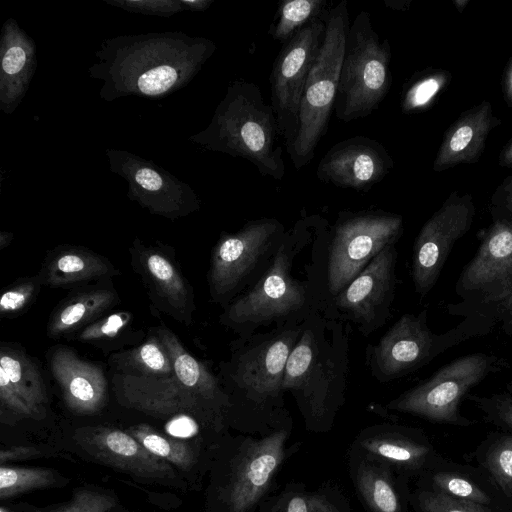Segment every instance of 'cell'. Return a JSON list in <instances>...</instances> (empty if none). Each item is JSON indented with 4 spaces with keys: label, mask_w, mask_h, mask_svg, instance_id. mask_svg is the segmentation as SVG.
Returning <instances> with one entry per match:
<instances>
[{
    "label": "cell",
    "mask_w": 512,
    "mask_h": 512,
    "mask_svg": "<svg viewBox=\"0 0 512 512\" xmlns=\"http://www.w3.org/2000/svg\"><path fill=\"white\" fill-rule=\"evenodd\" d=\"M490 365L484 354L461 357L391 400L387 407L437 422L458 423L460 400L486 376Z\"/></svg>",
    "instance_id": "4fadbf2b"
},
{
    "label": "cell",
    "mask_w": 512,
    "mask_h": 512,
    "mask_svg": "<svg viewBox=\"0 0 512 512\" xmlns=\"http://www.w3.org/2000/svg\"><path fill=\"white\" fill-rule=\"evenodd\" d=\"M287 431L276 430L257 441H250L238 459L227 501L231 512H246L256 503L284 457Z\"/></svg>",
    "instance_id": "ffe728a7"
},
{
    "label": "cell",
    "mask_w": 512,
    "mask_h": 512,
    "mask_svg": "<svg viewBox=\"0 0 512 512\" xmlns=\"http://www.w3.org/2000/svg\"><path fill=\"white\" fill-rule=\"evenodd\" d=\"M12 237H13L12 233L2 231L0 233V248L2 249L5 246H7L10 243Z\"/></svg>",
    "instance_id": "11a10c76"
},
{
    "label": "cell",
    "mask_w": 512,
    "mask_h": 512,
    "mask_svg": "<svg viewBox=\"0 0 512 512\" xmlns=\"http://www.w3.org/2000/svg\"><path fill=\"white\" fill-rule=\"evenodd\" d=\"M326 0H288L279 4L269 34L282 45L299 30L324 15Z\"/></svg>",
    "instance_id": "f546056e"
},
{
    "label": "cell",
    "mask_w": 512,
    "mask_h": 512,
    "mask_svg": "<svg viewBox=\"0 0 512 512\" xmlns=\"http://www.w3.org/2000/svg\"><path fill=\"white\" fill-rule=\"evenodd\" d=\"M78 445L97 461L144 479L168 480L176 477L168 461L148 451L128 432L109 427L76 430Z\"/></svg>",
    "instance_id": "d6986e66"
},
{
    "label": "cell",
    "mask_w": 512,
    "mask_h": 512,
    "mask_svg": "<svg viewBox=\"0 0 512 512\" xmlns=\"http://www.w3.org/2000/svg\"><path fill=\"white\" fill-rule=\"evenodd\" d=\"M453 3L459 12H462L466 5L469 3V0H454Z\"/></svg>",
    "instance_id": "9f6ffc18"
},
{
    "label": "cell",
    "mask_w": 512,
    "mask_h": 512,
    "mask_svg": "<svg viewBox=\"0 0 512 512\" xmlns=\"http://www.w3.org/2000/svg\"><path fill=\"white\" fill-rule=\"evenodd\" d=\"M499 124L487 101L463 113L446 131L433 169L443 171L458 164L476 162L490 131Z\"/></svg>",
    "instance_id": "603a6c76"
},
{
    "label": "cell",
    "mask_w": 512,
    "mask_h": 512,
    "mask_svg": "<svg viewBox=\"0 0 512 512\" xmlns=\"http://www.w3.org/2000/svg\"><path fill=\"white\" fill-rule=\"evenodd\" d=\"M403 229L401 215L381 209L343 210L328 222L320 241L323 308L386 246L396 244Z\"/></svg>",
    "instance_id": "8992f818"
},
{
    "label": "cell",
    "mask_w": 512,
    "mask_h": 512,
    "mask_svg": "<svg viewBox=\"0 0 512 512\" xmlns=\"http://www.w3.org/2000/svg\"><path fill=\"white\" fill-rule=\"evenodd\" d=\"M104 257L87 249L69 247L54 252L46 261L41 278L51 287H68L113 273Z\"/></svg>",
    "instance_id": "484cf974"
},
{
    "label": "cell",
    "mask_w": 512,
    "mask_h": 512,
    "mask_svg": "<svg viewBox=\"0 0 512 512\" xmlns=\"http://www.w3.org/2000/svg\"><path fill=\"white\" fill-rule=\"evenodd\" d=\"M198 429L195 419L185 414L174 417L166 425L167 432L177 438L192 437L198 432Z\"/></svg>",
    "instance_id": "f6af8a7d"
},
{
    "label": "cell",
    "mask_w": 512,
    "mask_h": 512,
    "mask_svg": "<svg viewBox=\"0 0 512 512\" xmlns=\"http://www.w3.org/2000/svg\"><path fill=\"white\" fill-rule=\"evenodd\" d=\"M486 467L498 486L512 494V436L502 438L486 456Z\"/></svg>",
    "instance_id": "d590c367"
},
{
    "label": "cell",
    "mask_w": 512,
    "mask_h": 512,
    "mask_svg": "<svg viewBox=\"0 0 512 512\" xmlns=\"http://www.w3.org/2000/svg\"><path fill=\"white\" fill-rule=\"evenodd\" d=\"M385 5L390 9L395 10H407L409 8L410 1L405 0H385Z\"/></svg>",
    "instance_id": "f5cc1de1"
},
{
    "label": "cell",
    "mask_w": 512,
    "mask_h": 512,
    "mask_svg": "<svg viewBox=\"0 0 512 512\" xmlns=\"http://www.w3.org/2000/svg\"><path fill=\"white\" fill-rule=\"evenodd\" d=\"M156 334L171 358L174 375L178 381L220 414L226 412L230 403L219 377L187 352L169 328L163 325L157 328Z\"/></svg>",
    "instance_id": "d4e9b609"
},
{
    "label": "cell",
    "mask_w": 512,
    "mask_h": 512,
    "mask_svg": "<svg viewBox=\"0 0 512 512\" xmlns=\"http://www.w3.org/2000/svg\"><path fill=\"white\" fill-rule=\"evenodd\" d=\"M0 402L2 408L8 411L24 416L39 417L40 414L22 400L13 389L9 378L3 370L0 369Z\"/></svg>",
    "instance_id": "ee69618b"
},
{
    "label": "cell",
    "mask_w": 512,
    "mask_h": 512,
    "mask_svg": "<svg viewBox=\"0 0 512 512\" xmlns=\"http://www.w3.org/2000/svg\"><path fill=\"white\" fill-rule=\"evenodd\" d=\"M504 192L506 206L512 212V178L507 182Z\"/></svg>",
    "instance_id": "db71d44e"
},
{
    "label": "cell",
    "mask_w": 512,
    "mask_h": 512,
    "mask_svg": "<svg viewBox=\"0 0 512 512\" xmlns=\"http://www.w3.org/2000/svg\"><path fill=\"white\" fill-rule=\"evenodd\" d=\"M113 359L121 374L149 378L174 376L171 358L157 334L131 350L114 355Z\"/></svg>",
    "instance_id": "f1b7e54d"
},
{
    "label": "cell",
    "mask_w": 512,
    "mask_h": 512,
    "mask_svg": "<svg viewBox=\"0 0 512 512\" xmlns=\"http://www.w3.org/2000/svg\"><path fill=\"white\" fill-rule=\"evenodd\" d=\"M393 166L392 157L380 142L353 136L326 152L317 166L316 176L323 183L366 192L381 182Z\"/></svg>",
    "instance_id": "2e32d148"
},
{
    "label": "cell",
    "mask_w": 512,
    "mask_h": 512,
    "mask_svg": "<svg viewBox=\"0 0 512 512\" xmlns=\"http://www.w3.org/2000/svg\"><path fill=\"white\" fill-rule=\"evenodd\" d=\"M37 67L36 44L10 17L0 36V110L13 114L23 101Z\"/></svg>",
    "instance_id": "44dd1931"
},
{
    "label": "cell",
    "mask_w": 512,
    "mask_h": 512,
    "mask_svg": "<svg viewBox=\"0 0 512 512\" xmlns=\"http://www.w3.org/2000/svg\"><path fill=\"white\" fill-rule=\"evenodd\" d=\"M131 316L127 312H116L94 321L78 333V341L96 342L118 335L127 325Z\"/></svg>",
    "instance_id": "ab89813d"
},
{
    "label": "cell",
    "mask_w": 512,
    "mask_h": 512,
    "mask_svg": "<svg viewBox=\"0 0 512 512\" xmlns=\"http://www.w3.org/2000/svg\"><path fill=\"white\" fill-rule=\"evenodd\" d=\"M433 483L437 491L451 497L481 505L489 503V497L480 487L458 475L438 473L433 477Z\"/></svg>",
    "instance_id": "8d00e7d4"
},
{
    "label": "cell",
    "mask_w": 512,
    "mask_h": 512,
    "mask_svg": "<svg viewBox=\"0 0 512 512\" xmlns=\"http://www.w3.org/2000/svg\"><path fill=\"white\" fill-rule=\"evenodd\" d=\"M50 366L69 410L88 415L105 405L107 381L98 365L79 358L69 347L58 346L51 354Z\"/></svg>",
    "instance_id": "7402d4cb"
},
{
    "label": "cell",
    "mask_w": 512,
    "mask_h": 512,
    "mask_svg": "<svg viewBox=\"0 0 512 512\" xmlns=\"http://www.w3.org/2000/svg\"><path fill=\"white\" fill-rule=\"evenodd\" d=\"M55 477L50 469L20 468L2 465L0 468V497L11 498L18 494L51 486Z\"/></svg>",
    "instance_id": "836d02e7"
},
{
    "label": "cell",
    "mask_w": 512,
    "mask_h": 512,
    "mask_svg": "<svg viewBox=\"0 0 512 512\" xmlns=\"http://www.w3.org/2000/svg\"><path fill=\"white\" fill-rule=\"evenodd\" d=\"M37 286V278L25 279L4 291L0 298L1 315L13 316L23 310L34 298Z\"/></svg>",
    "instance_id": "60d3db41"
},
{
    "label": "cell",
    "mask_w": 512,
    "mask_h": 512,
    "mask_svg": "<svg viewBox=\"0 0 512 512\" xmlns=\"http://www.w3.org/2000/svg\"><path fill=\"white\" fill-rule=\"evenodd\" d=\"M274 512H338L334 505L319 495L299 494L289 497Z\"/></svg>",
    "instance_id": "7bdbcfd3"
},
{
    "label": "cell",
    "mask_w": 512,
    "mask_h": 512,
    "mask_svg": "<svg viewBox=\"0 0 512 512\" xmlns=\"http://www.w3.org/2000/svg\"><path fill=\"white\" fill-rule=\"evenodd\" d=\"M504 84H505L506 95H507L508 99L510 100V102L512 103V60L510 61L509 65H508L506 75H505Z\"/></svg>",
    "instance_id": "681fc988"
},
{
    "label": "cell",
    "mask_w": 512,
    "mask_h": 512,
    "mask_svg": "<svg viewBox=\"0 0 512 512\" xmlns=\"http://www.w3.org/2000/svg\"><path fill=\"white\" fill-rule=\"evenodd\" d=\"M215 51L211 39L180 31L115 36L101 41L88 74L106 102L159 99L187 86Z\"/></svg>",
    "instance_id": "6da1fadb"
},
{
    "label": "cell",
    "mask_w": 512,
    "mask_h": 512,
    "mask_svg": "<svg viewBox=\"0 0 512 512\" xmlns=\"http://www.w3.org/2000/svg\"><path fill=\"white\" fill-rule=\"evenodd\" d=\"M363 447L372 455L403 467H416L426 458L429 449L395 435H376L365 439Z\"/></svg>",
    "instance_id": "4dcf8cb0"
},
{
    "label": "cell",
    "mask_w": 512,
    "mask_h": 512,
    "mask_svg": "<svg viewBox=\"0 0 512 512\" xmlns=\"http://www.w3.org/2000/svg\"><path fill=\"white\" fill-rule=\"evenodd\" d=\"M189 140L205 150L247 160L262 176H285L284 142L276 116L253 82H231L210 123Z\"/></svg>",
    "instance_id": "277c9868"
},
{
    "label": "cell",
    "mask_w": 512,
    "mask_h": 512,
    "mask_svg": "<svg viewBox=\"0 0 512 512\" xmlns=\"http://www.w3.org/2000/svg\"><path fill=\"white\" fill-rule=\"evenodd\" d=\"M137 252V266L145 281L172 311L190 322L193 293L175 262L154 247H142Z\"/></svg>",
    "instance_id": "cb8c5ba5"
},
{
    "label": "cell",
    "mask_w": 512,
    "mask_h": 512,
    "mask_svg": "<svg viewBox=\"0 0 512 512\" xmlns=\"http://www.w3.org/2000/svg\"><path fill=\"white\" fill-rule=\"evenodd\" d=\"M423 512H492L478 503L457 499L442 492H423L419 496Z\"/></svg>",
    "instance_id": "f35d334b"
},
{
    "label": "cell",
    "mask_w": 512,
    "mask_h": 512,
    "mask_svg": "<svg viewBox=\"0 0 512 512\" xmlns=\"http://www.w3.org/2000/svg\"><path fill=\"white\" fill-rule=\"evenodd\" d=\"M496 412L499 419L512 428V397H502L496 402Z\"/></svg>",
    "instance_id": "7dc6e473"
},
{
    "label": "cell",
    "mask_w": 512,
    "mask_h": 512,
    "mask_svg": "<svg viewBox=\"0 0 512 512\" xmlns=\"http://www.w3.org/2000/svg\"><path fill=\"white\" fill-rule=\"evenodd\" d=\"M349 26L346 0L327 10L324 36L300 103L298 134L288 153L297 170L311 163L320 140L327 132Z\"/></svg>",
    "instance_id": "52a82bcc"
},
{
    "label": "cell",
    "mask_w": 512,
    "mask_h": 512,
    "mask_svg": "<svg viewBox=\"0 0 512 512\" xmlns=\"http://www.w3.org/2000/svg\"><path fill=\"white\" fill-rule=\"evenodd\" d=\"M115 506V499L105 493L80 490L70 503L57 512H110Z\"/></svg>",
    "instance_id": "b9f144b4"
},
{
    "label": "cell",
    "mask_w": 512,
    "mask_h": 512,
    "mask_svg": "<svg viewBox=\"0 0 512 512\" xmlns=\"http://www.w3.org/2000/svg\"><path fill=\"white\" fill-rule=\"evenodd\" d=\"M114 384L122 404L148 414H188L211 423L222 419V414L184 387L175 375L149 378L116 373Z\"/></svg>",
    "instance_id": "e0dca14e"
},
{
    "label": "cell",
    "mask_w": 512,
    "mask_h": 512,
    "mask_svg": "<svg viewBox=\"0 0 512 512\" xmlns=\"http://www.w3.org/2000/svg\"><path fill=\"white\" fill-rule=\"evenodd\" d=\"M0 512H12V511H11V510H9V509H6V508H4V507H1V508H0Z\"/></svg>",
    "instance_id": "6f0895ef"
},
{
    "label": "cell",
    "mask_w": 512,
    "mask_h": 512,
    "mask_svg": "<svg viewBox=\"0 0 512 512\" xmlns=\"http://www.w3.org/2000/svg\"><path fill=\"white\" fill-rule=\"evenodd\" d=\"M475 206L470 194L453 192L421 228L413 247L411 275L424 297L436 283L455 242L470 228Z\"/></svg>",
    "instance_id": "5bb4252c"
},
{
    "label": "cell",
    "mask_w": 512,
    "mask_h": 512,
    "mask_svg": "<svg viewBox=\"0 0 512 512\" xmlns=\"http://www.w3.org/2000/svg\"><path fill=\"white\" fill-rule=\"evenodd\" d=\"M326 12L282 45L271 70L270 104L287 153L298 134L300 103L324 36Z\"/></svg>",
    "instance_id": "8fae6325"
},
{
    "label": "cell",
    "mask_w": 512,
    "mask_h": 512,
    "mask_svg": "<svg viewBox=\"0 0 512 512\" xmlns=\"http://www.w3.org/2000/svg\"><path fill=\"white\" fill-rule=\"evenodd\" d=\"M396 244L386 246L322 309L324 316L352 323L365 337L383 327L391 317L397 276Z\"/></svg>",
    "instance_id": "30bf717a"
},
{
    "label": "cell",
    "mask_w": 512,
    "mask_h": 512,
    "mask_svg": "<svg viewBox=\"0 0 512 512\" xmlns=\"http://www.w3.org/2000/svg\"><path fill=\"white\" fill-rule=\"evenodd\" d=\"M0 369L5 372L17 395L39 414L46 402V389L37 365L23 351L1 347Z\"/></svg>",
    "instance_id": "83f0119b"
},
{
    "label": "cell",
    "mask_w": 512,
    "mask_h": 512,
    "mask_svg": "<svg viewBox=\"0 0 512 512\" xmlns=\"http://www.w3.org/2000/svg\"><path fill=\"white\" fill-rule=\"evenodd\" d=\"M436 339L429 330L426 310L403 314L366 349V363L379 382L396 380L425 364L434 353Z\"/></svg>",
    "instance_id": "9a60e30c"
},
{
    "label": "cell",
    "mask_w": 512,
    "mask_h": 512,
    "mask_svg": "<svg viewBox=\"0 0 512 512\" xmlns=\"http://www.w3.org/2000/svg\"><path fill=\"white\" fill-rule=\"evenodd\" d=\"M391 47L375 31L370 14L361 11L350 24L340 70L334 112L350 122L373 113L391 84Z\"/></svg>",
    "instance_id": "ba28073f"
},
{
    "label": "cell",
    "mask_w": 512,
    "mask_h": 512,
    "mask_svg": "<svg viewBox=\"0 0 512 512\" xmlns=\"http://www.w3.org/2000/svg\"><path fill=\"white\" fill-rule=\"evenodd\" d=\"M323 218L302 211L286 230L264 275L224 308L220 315L222 325L238 337H248L260 328L304 322L313 313L321 312L323 301L317 282L294 272L312 256Z\"/></svg>",
    "instance_id": "7a4b0ae2"
},
{
    "label": "cell",
    "mask_w": 512,
    "mask_h": 512,
    "mask_svg": "<svg viewBox=\"0 0 512 512\" xmlns=\"http://www.w3.org/2000/svg\"><path fill=\"white\" fill-rule=\"evenodd\" d=\"M303 323L274 326L230 344L231 357L220 365L219 377L229 398L228 410L236 407L252 418H270L281 411L286 363Z\"/></svg>",
    "instance_id": "5b68a950"
},
{
    "label": "cell",
    "mask_w": 512,
    "mask_h": 512,
    "mask_svg": "<svg viewBox=\"0 0 512 512\" xmlns=\"http://www.w3.org/2000/svg\"><path fill=\"white\" fill-rule=\"evenodd\" d=\"M105 155L110 171L126 181L128 198L151 214L174 220L200 209L192 187L155 162L114 148Z\"/></svg>",
    "instance_id": "7c38bea8"
},
{
    "label": "cell",
    "mask_w": 512,
    "mask_h": 512,
    "mask_svg": "<svg viewBox=\"0 0 512 512\" xmlns=\"http://www.w3.org/2000/svg\"><path fill=\"white\" fill-rule=\"evenodd\" d=\"M108 5L131 13L171 17L185 10L183 0H104Z\"/></svg>",
    "instance_id": "74e56055"
},
{
    "label": "cell",
    "mask_w": 512,
    "mask_h": 512,
    "mask_svg": "<svg viewBox=\"0 0 512 512\" xmlns=\"http://www.w3.org/2000/svg\"><path fill=\"white\" fill-rule=\"evenodd\" d=\"M357 484L374 512H400L398 496L387 475L378 467L362 464L358 469Z\"/></svg>",
    "instance_id": "d6a6232c"
},
{
    "label": "cell",
    "mask_w": 512,
    "mask_h": 512,
    "mask_svg": "<svg viewBox=\"0 0 512 512\" xmlns=\"http://www.w3.org/2000/svg\"><path fill=\"white\" fill-rule=\"evenodd\" d=\"M213 3V0H183L186 11H205Z\"/></svg>",
    "instance_id": "c3c4849f"
},
{
    "label": "cell",
    "mask_w": 512,
    "mask_h": 512,
    "mask_svg": "<svg viewBox=\"0 0 512 512\" xmlns=\"http://www.w3.org/2000/svg\"><path fill=\"white\" fill-rule=\"evenodd\" d=\"M349 324L318 311L303 323L285 368L283 389L307 421H329L343 404L350 363Z\"/></svg>",
    "instance_id": "3957f363"
},
{
    "label": "cell",
    "mask_w": 512,
    "mask_h": 512,
    "mask_svg": "<svg viewBox=\"0 0 512 512\" xmlns=\"http://www.w3.org/2000/svg\"><path fill=\"white\" fill-rule=\"evenodd\" d=\"M117 301L110 289H93L77 294L63 302L48 322V335L58 338L84 328Z\"/></svg>",
    "instance_id": "4316f807"
},
{
    "label": "cell",
    "mask_w": 512,
    "mask_h": 512,
    "mask_svg": "<svg viewBox=\"0 0 512 512\" xmlns=\"http://www.w3.org/2000/svg\"><path fill=\"white\" fill-rule=\"evenodd\" d=\"M498 306L501 308L503 316H506L507 319L512 320V295L498 304Z\"/></svg>",
    "instance_id": "816d5d0a"
},
{
    "label": "cell",
    "mask_w": 512,
    "mask_h": 512,
    "mask_svg": "<svg viewBox=\"0 0 512 512\" xmlns=\"http://www.w3.org/2000/svg\"><path fill=\"white\" fill-rule=\"evenodd\" d=\"M40 452L34 447L16 446L2 449L0 452V462L4 464L10 460L26 459L39 455Z\"/></svg>",
    "instance_id": "bcb514c9"
},
{
    "label": "cell",
    "mask_w": 512,
    "mask_h": 512,
    "mask_svg": "<svg viewBox=\"0 0 512 512\" xmlns=\"http://www.w3.org/2000/svg\"><path fill=\"white\" fill-rule=\"evenodd\" d=\"M128 433L148 451L182 470H189L196 461L193 450L186 442L167 438L147 424L133 426Z\"/></svg>",
    "instance_id": "1f68e13d"
},
{
    "label": "cell",
    "mask_w": 512,
    "mask_h": 512,
    "mask_svg": "<svg viewBox=\"0 0 512 512\" xmlns=\"http://www.w3.org/2000/svg\"><path fill=\"white\" fill-rule=\"evenodd\" d=\"M502 166H512V141L503 149L500 155Z\"/></svg>",
    "instance_id": "f907efd6"
},
{
    "label": "cell",
    "mask_w": 512,
    "mask_h": 512,
    "mask_svg": "<svg viewBox=\"0 0 512 512\" xmlns=\"http://www.w3.org/2000/svg\"><path fill=\"white\" fill-rule=\"evenodd\" d=\"M459 284L486 302L500 304L512 295V222H494Z\"/></svg>",
    "instance_id": "ac0fdd59"
},
{
    "label": "cell",
    "mask_w": 512,
    "mask_h": 512,
    "mask_svg": "<svg viewBox=\"0 0 512 512\" xmlns=\"http://www.w3.org/2000/svg\"><path fill=\"white\" fill-rule=\"evenodd\" d=\"M450 74L443 70H433L414 81L402 98V111L413 113L427 108L436 96L447 86Z\"/></svg>",
    "instance_id": "e575fe53"
},
{
    "label": "cell",
    "mask_w": 512,
    "mask_h": 512,
    "mask_svg": "<svg viewBox=\"0 0 512 512\" xmlns=\"http://www.w3.org/2000/svg\"><path fill=\"white\" fill-rule=\"evenodd\" d=\"M286 230L278 219L262 217L234 233L223 232L210 259L212 300L225 308L252 288L269 268Z\"/></svg>",
    "instance_id": "9c48e42d"
}]
</instances>
